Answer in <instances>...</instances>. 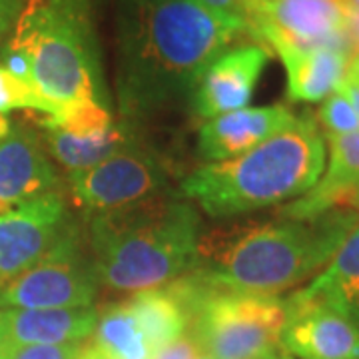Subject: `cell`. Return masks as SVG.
Masks as SVG:
<instances>
[{"mask_svg": "<svg viewBox=\"0 0 359 359\" xmlns=\"http://www.w3.org/2000/svg\"><path fill=\"white\" fill-rule=\"evenodd\" d=\"M280 346L299 359H359V321L295 292L285 302Z\"/></svg>", "mask_w": 359, "mask_h": 359, "instance_id": "12", "label": "cell"}, {"mask_svg": "<svg viewBox=\"0 0 359 359\" xmlns=\"http://www.w3.org/2000/svg\"><path fill=\"white\" fill-rule=\"evenodd\" d=\"M124 302L136 316L144 337L154 353L178 339L190 327L188 309L170 285L134 292Z\"/></svg>", "mask_w": 359, "mask_h": 359, "instance_id": "20", "label": "cell"}, {"mask_svg": "<svg viewBox=\"0 0 359 359\" xmlns=\"http://www.w3.org/2000/svg\"><path fill=\"white\" fill-rule=\"evenodd\" d=\"M76 359H114V358H110L108 353H104L100 347H96L92 341H88V344H82V347H80V353H78Z\"/></svg>", "mask_w": 359, "mask_h": 359, "instance_id": "29", "label": "cell"}, {"mask_svg": "<svg viewBox=\"0 0 359 359\" xmlns=\"http://www.w3.org/2000/svg\"><path fill=\"white\" fill-rule=\"evenodd\" d=\"M344 94H346V98L351 102L353 106V110L358 112L359 116V82H351V80H344L341 84H339V88Z\"/></svg>", "mask_w": 359, "mask_h": 359, "instance_id": "28", "label": "cell"}, {"mask_svg": "<svg viewBox=\"0 0 359 359\" xmlns=\"http://www.w3.org/2000/svg\"><path fill=\"white\" fill-rule=\"evenodd\" d=\"M355 224V214L327 210L311 219L254 226L231 236L214 254H198L204 262L190 273L219 290L278 295L323 269Z\"/></svg>", "mask_w": 359, "mask_h": 359, "instance_id": "4", "label": "cell"}, {"mask_svg": "<svg viewBox=\"0 0 359 359\" xmlns=\"http://www.w3.org/2000/svg\"><path fill=\"white\" fill-rule=\"evenodd\" d=\"M276 52L287 72V98L294 102L325 100L346 80L347 52L327 46L308 50L280 46Z\"/></svg>", "mask_w": 359, "mask_h": 359, "instance_id": "18", "label": "cell"}, {"mask_svg": "<svg viewBox=\"0 0 359 359\" xmlns=\"http://www.w3.org/2000/svg\"><path fill=\"white\" fill-rule=\"evenodd\" d=\"M200 228L196 208L166 192L94 214L88 257L98 285L134 294L186 276L198 262Z\"/></svg>", "mask_w": 359, "mask_h": 359, "instance_id": "2", "label": "cell"}, {"mask_svg": "<svg viewBox=\"0 0 359 359\" xmlns=\"http://www.w3.org/2000/svg\"><path fill=\"white\" fill-rule=\"evenodd\" d=\"M40 126L46 152L68 172L96 166L138 146L128 126L114 122L108 106L96 102L65 106L56 114L44 116Z\"/></svg>", "mask_w": 359, "mask_h": 359, "instance_id": "9", "label": "cell"}, {"mask_svg": "<svg viewBox=\"0 0 359 359\" xmlns=\"http://www.w3.org/2000/svg\"><path fill=\"white\" fill-rule=\"evenodd\" d=\"M297 294L334 306L359 321V222L335 248L320 276Z\"/></svg>", "mask_w": 359, "mask_h": 359, "instance_id": "19", "label": "cell"}, {"mask_svg": "<svg viewBox=\"0 0 359 359\" xmlns=\"http://www.w3.org/2000/svg\"><path fill=\"white\" fill-rule=\"evenodd\" d=\"M120 2L118 102L124 116H148L186 98L240 39L198 0Z\"/></svg>", "mask_w": 359, "mask_h": 359, "instance_id": "1", "label": "cell"}, {"mask_svg": "<svg viewBox=\"0 0 359 359\" xmlns=\"http://www.w3.org/2000/svg\"><path fill=\"white\" fill-rule=\"evenodd\" d=\"M266 359H292V355H290L285 349H282V347H280V349H276V351H273L271 355H268Z\"/></svg>", "mask_w": 359, "mask_h": 359, "instance_id": "33", "label": "cell"}, {"mask_svg": "<svg viewBox=\"0 0 359 359\" xmlns=\"http://www.w3.org/2000/svg\"><path fill=\"white\" fill-rule=\"evenodd\" d=\"M346 205H351V208H355V210L359 212V184L353 188V192L349 194Z\"/></svg>", "mask_w": 359, "mask_h": 359, "instance_id": "31", "label": "cell"}, {"mask_svg": "<svg viewBox=\"0 0 359 359\" xmlns=\"http://www.w3.org/2000/svg\"><path fill=\"white\" fill-rule=\"evenodd\" d=\"M330 162L318 184L299 200L282 208L285 219H311L335 205H344L359 184V130L327 138Z\"/></svg>", "mask_w": 359, "mask_h": 359, "instance_id": "17", "label": "cell"}, {"mask_svg": "<svg viewBox=\"0 0 359 359\" xmlns=\"http://www.w3.org/2000/svg\"><path fill=\"white\" fill-rule=\"evenodd\" d=\"M320 122L321 134H325V138H334V136H344L359 130V116L353 110L351 102L346 98V94L341 90L332 92L318 110V120Z\"/></svg>", "mask_w": 359, "mask_h": 359, "instance_id": "23", "label": "cell"}, {"mask_svg": "<svg viewBox=\"0 0 359 359\" xmlns=\"http://www.w3.org/2000/svg\"><path fill=\"white\" fill-rule=\"evenodd\" d=\"M294 118V112L283 104L245 106L208 118L198 132L200 154L210 162L236 158L285 128Z\"/></svg>", "mask_w": 359, "mask_h": 359, "instance_id": "15", "label": "cell"}, {"mask_svg": "<svg viewBox=\"0 0 359 359\" xmlns=\"http://www.w3.org/2000/svg\"><path fill=\"white\" fill-rule=\"evenodd\" d=\"M98 280L82 248L80 230L66 236L36 266L0 290V309L88 308L98 294Z\"/></svg>", "mask_w": 359, "mask_h": 359, "instance_id": "7", "label": "cell"}, {"mask_svg": "<svg viewBox=\"0 0 359 359\" xmlns=\"http://www.w3.org/2000/svg\"><path fill=\"white\" fill-rule=\"evenodd\" d=\"M346 80H351V82H359V48H355V52L349 56V65H347Z\"/></svg>", "mask_w": 359, "mask_h": 359, "instance_id": "30", "label": "cell"}, {"mask_svg": "<svg viewBox=\"0 0 359 359\" xmlns=\"http://www.w3.org/2000/svg\"><path fill=\"white\" fill-rule=\"evenodd\" d=\"M341 2H344V6L349 13L359 14V0H341Z\"/></svg>", "mask_w": 359, "mask_h": 359, "instance_id": "32", "label": "cell"}, {"mask_svg": "<svg viewBox=\"0 0 359 359\" xmlns=\"http://www.w3.org/2000/svg\"><path fill=\"white\" fill-rule=\"evenodd\" d=\"M48 192H62L58 170L39 136L13 124L0 138V212Z\"/></svg>", "mask_w": 359, "mask_h": 359, "instance_id": "14", "label": "cell"}, {"mask_svg": "<svg viewBox=\"0 0 359 359\" xmlns=\"http://www.w3.org/2000/svg\"><path fill=\"white\" fill-rule=\"evenodd\" d=\"M8 42L25 50L34 88L58 110L108 106L90 0H26Z\"/></svg>", "mask_w": 359, "mask_h": 359, "instance_id": "5", "label": "cell"}, {"mask_svg": "<svg viewBox=\"0 0 359 359\" xmlns=\"http://www.w3.org/2000/svg\"><path fill=\"white\" fill-rule=\"evenodd\" d=\"M76 228L62 192L42 194L0 212V290L36 266Z\"/></svg>", "mask_w": 359, "mask_h": 359, "instance_id": "8", "label": "cell"}, {"mask_svg": "<svg viewBox=\"0 0 359 359\" xmlns=\"http://www.w3.org/2000/svg\"><path fill=\"white\" fill-rule=\"evenodd\" d=\"M170 285L190 313L188 332L212 359H266L282 347L280 297L212 287L190 271Z\"/></svg>", "mask_w": 359, "mask_h": 359, "instance_id": "6", "label": "cell"}, {"mask_svg": "<svg viewBox=\"0 0 359 359\" xmlns=\"http://www.w3.org/2000/svg\"><path fill=\"white\" fill-rule=\"evenodd\" d=\"M82 344H65V346H11V344H0V359H76Z\"/></svg>", "mask_w": 359, "mask_h": 359, "instance_id": "25", "label": "cell"}, {"mask_svg": "<svg viewBox=\"0 0 359 359\" xmlns=\"http://www.w3.org/2000/svg\"><path fill=\"white\" fill-rule=\"evenodd\" d=\"M325 168V138L316 118L295 116L244 154L194 170L182 194L212 218H231L309 192Z\"/></svg>", "mask_w": 359, "mask_h": 359, "instance_id": "3", "label": "cell"}, {"mask_svg": "<svg viewBox=\"0 0 359 359\" xmlns=\"http://www.w3.org/2000/svg\"><path fill=\"white\" fill-rule=\"evenodd\" d=\"M204 8L233 28L240 36H254V8L256 0H198Z\"/></svg>", "mask_w": 359, "mask_h": 359, "instance_id": "24", "label": "cell"}, {"mask_svg": "<svg viewBox=\"0 0 359 359\" xmlns=\"http://www.w3.org/2000/svg\"><path fill=\"white\" fill-rule=\"evenodd\" d=\"M198 355H202V347L190 332H186L172 344L158 349L152 359H196Z\"/></svg>", "mask_w": 359, "mask_h": 359, "instance_id": "26", "label": "cell"}, {"mask_svg": "<svg viewBox=\"0 0 359 359\" xmlns=\"http://www.w3.org/2000/svg\"><path fill=\"white\" fill-rule=\"evenodd\" d=\"M166 174L140 146L124 150L96 166L68 174V192L90 212H108L146 200L164 190Z\"/></svg>", "mask_w": 359, "mask_h": 359, "instance_id": "11", "label": "cell"}, {"mask_svg": "<svg viewBox=\"0 0 359 359\" xmlns=\"http://www.w3.org/2000/svg\"><path fill=\"white\" fill-rule=\"evenodd\" d=\"M349 11L341 0H256L254 39L273 48H337L351 52Z\"/></svg>", "mask_w": 359, "mask_h": 359, "instance_id": "10", "label": "cell"}, {"mask_svg": "<svg viewBox=\"0 0 359 359\" xmlns=\"http://www.w3.org/2000/svg\"><path fill=\"white\" fill-rule=\"evenodd\" d=\"M90 341L114 359H152L154 355L126 302H120L98 313Z\"/></svg>", "mask_w": 359, "mask_h": 359, "instance_id": "21", "label": "cell"}, {"mask_svg": "<svg viewBox=\"0 0 359 359\" xmlns=\"http://www.w3.org/2000/svg\"><path fill=\"white\" fill-rule=\"evenodd\" d=\"M98 321L88 308L0 309V344L11 346H65L86 341Z\"/></svg>", "mask_w": 359, "mask_h": 359, "instance_id": "16", "label": "cell"}, {"mask_svg": "<svg viewBox=\"0 0 359 359\" xmlns=\"http://www.w3.org/2000/svg\"><path fill=\"white\" fill-rule=\"evenodd\" d=\"M26 0H0V48L13 34L14 25L25 8Z\"/></svg>", "mask_w": 359, "mask_h": 359, "instance_id": "27", "label": "cell"}, {"mask_svg": "<svg viewBox=\"0 0 359 359\" xmlns=\"http://www.w3.org/2000/svg\"><path fill=\"white\" fill-rule=\"evenodd\" d=\"M36 110L44 116H52L58 112V108L50 104L44 96H40L39 90L28 86L26 82L13 76L8 70L0 66V116H6L13 110Z\"/></svg>", "mask_w": 359, "mask_h": 359, "instance_id": "22", "label": "cell"}, {"mask_svg": "<svg viewBox=\"0 0 359 359\" xmlns=\"http://www.w3.org/2000/svg\"><path fill=\"white\" fill-rule=\"evenodd\" d=\"M268 60V50L259 44H245L222 52L202 72L192 90L198 116L208 120L245 108Z\"/></svg>", "mask_w": 359, "mask_h": 359, "instance_id": "13", "label": "cell"}, {"mask_svg": "<svg viewBox=\"0 0 359 359\" xmlns=\"http://www.w3.org/2000/svg\"><path fill=\"white\" fill-rule=\"evenodd\" d=\"M196 359H212V358H210V355H205V353H202V355H198Z\"/></svg>", "mask_w": 359, "mask_h": 359, "instance_id": "34", "label": "cell"}]
</instances>
